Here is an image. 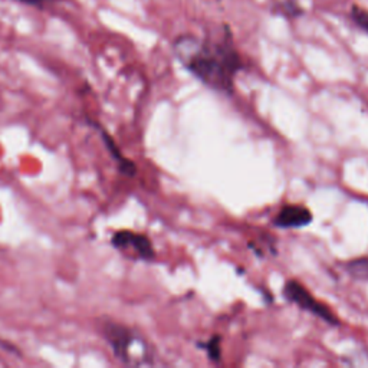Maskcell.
<instances>
[{
  "instance_id": "obj_1",
  "label": "cell",
  "mask_w": 368,
  "mask_h": 368,
  "mask_svg": "<svg viewBox=\"0 0 368 368\" xmlns=\"http://www.w3.org/2000/svg\"><path fill=\"white\" fill-rule=\"evenodd\" d=\"M176 52L187 71L210 90L225 95L234 94V79L243 70V62L229 33L202 42L182 38L176 43Z\"/></svg>"
},
{
  "instance_id": "obj_2",
  "label": "cell",
  "mask_w": 368,
  "mask_h": 368,
  "mask_svg": "<svg viewBox=\"0 0 368 368\" xmlns=\"http://www.w3.org/2000/svg\"><path fill=\"white\" fill-rule=\"evenodd\" d=\"M102 335L110 344L114 355L128 365L153 364L148 345L133 330L117 322H104Z\"/></svg>"
},
{
  "instance_id": "obj_3",
  "label": "cell",
  "mask_w": 368,
  "mask_h": 368,
  "mask_svg": "<svg viewBox=\"0 0 368 368\" xmlns=\"http://www.w3.org/2000/svg\"><path fill=\"white\" fill-rule=\"evenodd\" d=\"M284 298L289 302V304L296 305L299 310L312 314L314 317L322 319L326 323L331 327H339L341 321L339 318L331 311L330 307L319 302L308 289L307 287L302 285L296 279L287 280L282 289Z\"/></svg>"
},
{
  "instance_id": "obj_4",
  "label": "cell",
  "mask_w": 368,
  "mask_h": 368,
  "mask_svg": "<svg viewBox=\"0 0 368 368\" xmlns=\"http://www.w3.org/2000/svg\"><path fill=\"white\" fill-rule=\"evenodd\" d=\"M111 245L122 252L127 257L136 261L153 262L156 259V249L145 234L136 233L131 230L115 232L111 237Z\"/></svg>"
},
{
  "instance_id": "obj_5",
  "label": "cell",
  "mask_w": 368,
  "mask_h": 368,
  "mask_svg": "<svg viewBox=\"0 0 368 368\" xmlns=\"http://www.w3.org/2000/svg\"><path fill=\"white\" fill-rule=\"evenodd\" d=\"M314 214L307 206L301 205H287L278 211L272 219V225L279 229H301L311 225Z\"/></svg>"
},
{
  "instance_id": "obj_6",
  "label": "cell",
  "mask_w": 368,
  "mask_h": 368,
  "mask_svg": "<svg viewBox=\"0 0 368 368\" xmlns=\"http://www.w3.org/2000/svg\"><path fill=\"white\" fill-rule=\"evenodd\" d=\"M90 124L95 125V128L99 131V134H101V137H102V141L105 143V147L108 148V151H110V154L113 156V159L117 161V164H118V170L121 171V175L128 176V177H134V176H136V173H137V166H136L131 160L125 159V157L121 154V151H120V148L117 147V144H115V141L113 140V137H111L110 134H108L99 124H97V122H94V121H90Z\"/></svg>"
},
{
  "instance_id": "obj_7",
  "label": "cell",
  "mask_w": 368,
  "mask_h": 368,
  "mask_svg": "<svg viewBox=\"0 0 368 368\" xmlns=\"http://www.w3.org/2000/svg\"><path fill=\"white\" fill-rule=\"evenodd\" d=\"M198 347L205 350L211 362H221L222 360V337L211 335L207 341L199 342Z\"/></svg>"
},
{
  "instance_id": "obj_8",
  "label": "cell",
  "mask_w": 368,
  "mask_h": 368,
  "mask_svg": "<svg viewBox=\"0 0 368 368\" xmlns=\"http://www.w3.org/2000/svg\"><path fill=\"white\" fill-rule=\"evenodd\" d=\"M345 269L355 279L368 280V257L353 259L345 265Z\"/></svg>"
},
{
  "instance_id": "obj_9",
  "label": "cell",
  "mask_w": 368,
  "mask_h": 368,
  "mask_svg": "<svg viewBox=\"0 0 368 368\" xmlns=\"http://www.w3.org/2000/svg\"><path fill=\"white\" fill-rule=\"evenodd\" d=\"M351 17L355 22V24L368 33V10H364L361 8H353Z\"/></svg>"
},
{
  "instance_id": "obj_10",
  "label": "cell",
  "mask_w": 368,
  "mask_h": 368,
  "mask_svg": "<svg viewBox=\"0 0 368 368\" xmlns=\"http://www.w3.org/2000/svg\"><path fill=\"white\" fill-rule=\"evenodd\" d=\"M15 2H20V3L29 5V6L40 8V6H43V5H47L48 2H51V0H15Z\"/></svg>"
}]
</instances>
